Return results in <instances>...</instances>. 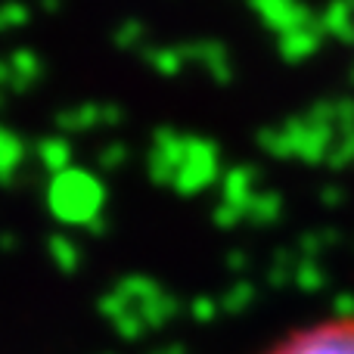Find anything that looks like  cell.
Here are the masks:
<instances>
[{
	"instance_id": "cell-1",
	"label": "cell",
	"mask_w": 354,
	"mask_h": 354,
	"mask_svg": "<svg viewBox=\"0 0 354 354\" xmlns=\"http://www.w3.org/2000/svg\"><path fill=\"white\" fill-rule=\"evenodd\" d=\"M268 354H354V314L301 326L280 339Z\"/></svg>"
},
{
	"instance_id": "cell-4",
	"label": "cell",
	"mask_w": 354,
	"mask_h": 354,
	"mask_svg": "<svg viewBox=\"0 0 354 354\" xmlns=\"http://www.w3.org/2000/svg\"><path fill=\"white\" fill-rule=\"evenodd\" d=\"M147 62L156 68V72H162V75H177V72H180V66L187 62V53H183V47L180 50H174V47H153V50H147Z\"/></svg>"
},
{
	"instance_id": "cell-3",
	"label": "cell",
	"mask_w": 354,
	"mask_h": 354,
	"mask_svg": "<svg viewBox=\"0 0 354 354\" xmlns=\"http://www.w3.org/2000/svg\"><path fill=\"white\" fill-rule=\"evenodd\" d=\"M41 72H44L41 59H37L35 53H28V50L10 56V87L12 91H25V87H31L37 78H41Z\"/></svg>"
},
{
	"instance_id": "cell-5",
	"label": "cell",
	"mask_w": 354,
	"mask_h": 354,
	"mask_svg": "<svg viewBox=\"0 0 354 354\" xmlns=\"http://www.w3.org/2000/svg\"><path fill=\"white\" fill-rule=\"evenodd\" d=\"M28 19V10L22 3H6L0 6V31L3 28H12V25H22Z\"/></svg>"
},
{
	"instance_id": "cell-2",
	"label": "cell",
	"mask_w": 354,
	"mask_h": 354,
	"mask_svg": "<svg viewBox=\"0 0 354 354\" xmlns=\"http://www.w3.org/2000/svg\"><path fill=\"white\" fill-rule=\"evenodd\" d=\"M183 53H187V59L193 56L196 62H202V66L212 72L214 81H221V84H227L230 81V62H227V50L221 47V44L214 41H196L189 44V47H183Z\"/></svg>"
},
{
	"instance_id": "cell-6",
	"label": "cell",
	"mask_w": 354,
	"mask_h": 354,
	"mask_svg": "<svg viewBox=\"0 0 354 354\" xmlns=\"http://www.w3.org/2000/svg\"><path fill=\"white\" fill-rule=\"evenodd\" d=\"M140 37H143V25L140 22H124L122 28L115 31V44H118V47H134Z\"/></svg>"
}]
</instances>
